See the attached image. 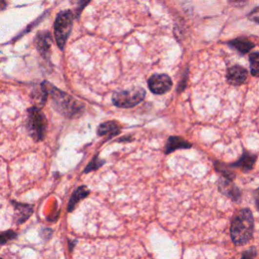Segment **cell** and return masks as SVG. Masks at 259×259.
Returning <instances> with one entry per match:
<instances>
[{"instance_id":"cell-1","label":"cell","mask_w":259,"mask_h":259,"mask_svg":"<svg viewBox=\"0 0 259 259\" xmlns=\"http://www.w3.org/2000/svg\"><path fill=\"white\" fill-rule=\"evenodd\" d=\"M48 94L51 99L52 106L60 115L68 118L75 119L80 117L84 112V104L78 101L71 95L56 88L52 84L45 82Z\"/></svg>"},{"instance_id":"cell-2","label":"cell","mask_w":259,"mask_h":259,"mask_svg":"<svg viewBox=\"0 0 259 259\" xmlns=\"http://www.w3.org/2000/svg\"><path fill=\"white\" fill-rule=\"evenodd\" d=\"M254 229L253 215L250 210L243 209L236 214L231 224V237L237 245L247 243L252 235Z\"/></svg>"},{"instance_id":"cell-3","label":"cell","mask_w":259,"mask_h":259,"mask_svg":"<svg viewBox=\"0 0 259 259\" xmlns=\"http://www.w3.org/2000/svg\"><path fill=\"white\" fill-rule=\"evenodd\" d=\"M47 127V118L43 112H40V108L31 107L28 111V120H26V129L31 137L37 142L42 141L45 138Z\"/></svg>"},{"instance_id":"cell-4","label":"cell","mask_w":259,"mask_h":259,"mask_svg":"<svg viewBox=\"0 0 259 259\" xmlns=\"http://www.w3.org/2000/svg\"><path fill=\"white\" fill-rule=\"evenodd\" d=\"M73 26V13L70 10L61 11L57 16L54 25L55 39L57 45L61 50L65 48L67 40L69 38Z\"/></svg>"},{"instance_id":"cell-5","label":"cell","mask_w":259,"mask_h":259,"mask_svg":"<svg viewBox=\"0 0 259 259\" xmlns=\"http://www.w3.org/2000/svg\"><path fill=\"white\" fill-rule=\"evenodd\" d=\"M145 95L146 91L140 87L122 90L116 92L113 95V102L118 107L130 108L139 104L144 100Z\"/></svg>"},{"instance_id":"cell-6","label":"cell","mask_w":259,"mask_h":259,"mask_svg":"<svg viewBox=\"0 0 259 259\" xmlns=\"http://www.w3.org/2000/svg\"><path fill=\"white\" fill-rule=\"evenodd\" d=\"M148 87L155 94H164L172 87V80L166 74H154L148 80Z\"/></svg>"},{"instance_id":"cell-7","label":"cell","mask_w":259,"mask_h":259,"mask_svg":"<svg viewBox=\"0 0 259 259\" xmlns=\"http://www.w3.org/2000/svg\"><path fill=\"white\" fill-rule=\"evenodd\" d=\"M35 45L40 52V56L45 59H50L52 47V35L50 32H40L36 36Z\"/></svg>"},{"instance_id":"cell-8","label":"cell","mask_w":259,"mask_h":259,"mask_svg":"<svg viewBox=\"0 0 259 259\" xmlns=\"http://www.w3.org/2000/svg\"><path fill=\"white\" fill-rule=\"evenodd\" d=\"M247 79V70L240 65L231 66L227 72L228 82L233 86L242 85Z\"/></svg>"},{"instance_id":"cell-9","label":"cell","mask_w":259,"mask_h":259,"mask_svg":"<svg viewBox=\"0 0 259 259\" xmlns=\"http://www.w3.org/2000/svg\"><path fill=\"white\" fill-rule=\"evenodd\" d=\"M219 190L223 195H225L226 197H228L229 199L234 201L239 200L241 197L239 188L231 180L225 179L223 176L219 179Z\"/></svg>"},{"instance_id":"cell-10","label":"cell","mask_w":259,"mask_h":259,"mask_svg":"<svg viewBox=\"0 0 259 259\" xmlns=\"http://www.w3.org/2000/svg\"><path fill=\"white\" fill-rule=\"evenodd\" d=\"M15 221L17 224L24 223L33 214V207L31 204L15 202Z\"/></svg>"},{"instance_id":"cell-11","label":"cell","mask_w":259,"mask_h":259,"mask_svg":"<svg viewBox=\"0 0 259 259\" xmlns=\"http://www.w3.org/2000/svg\"><path fill=\"white\" fill-rule=\"evenodd\" d=\"M48 98H49V94H48V90L46 88L45 82L39 84L33 89L32 100H33V103L35 104L34 107L40 108V107L44 106V104L48 100Z\"/></svg>"},{"instance_id":"cell-12","label":"cell","mask_w":259,"mask_h":259,"mask_svg":"<svg viewBox=\"0 0 259 259\" xmlns=\"http://www.w3.org/2000/svg\"><path fill=\"white\" fill-rule=\"evenodd\" d=\"M255 161H256V156L247 152V153H244L236 163L232 164V167H238L241 170L246 172L253 168Z\"/></svg>"},{"instance_id":"cell-13","label":"cell","mask_w":259,"mask_h":259,"mask_svg":"<svg viewBox=\"0 0 259 259\" xmlns=\"http://www.w3.org/2000/svg\"><path fill=\"white\" fill-rule=\"evenodd\" d=\"M120 126L116 121H105L101 124L98 129L99 136H108L110 138L115 137L118 134H120Z\"/></svg>"},{"instance_id":"cell-14","label":"cell","mask_w":259,"mask_h":259,"mask_svg":"<svg viewBox=\"0 0 259 259\" xmlns=\"http://www.w3.org/2000/svg\"><path fill=\"white\" fill-rule=\"evenodd\" d=\"M88 195H89V189L86 186H84V185L79 186L73 193V195L69 200V203H68V211L72 212L75 209V207L77 206V203L80 200H82L83 199H85Z\"/></svg>"},{"instance_id":"cell-15","label":"cell","mask_w":259,"mask_h":259,"mask_svg":"<svg viewBox=\"0 0 259 259\" xmlns=\"http://www.w3.org/2000/svg\"><path fill=\"white\" fill-rule=\"evenodd\" d=\"M192 147V144L188 143L182 138L179 137H170L166 143V148H165V153L169 154L175 150L179 149H187Z\"/></svg>"},{"instance_id":"cell-16","label":"cell","mask_w":259,"mask_h":259,"mask_svg":"<svg viewBox=\"0 0 259 259\" xmlns=\"http://www.w3.org/2000/svg\"><path fill=\"white\" fill-rule=\"evenodd\" d=\"M229 44L232 47H233V48H235L241 54H246V53H248L255 46V44L253 42H251L250 40H248L246 38H238V39H235L233 40H231V42Z\"/></svg>"},{"instance_id":"cell-17","label":"cell","mask_w":259,"mask_h":259,"mask_svg":"<svg viewBox=\"0 0 259 259\" xmlns=\"http://www.w3.org/2000/svg\"><path fill=\"white\" fill-rule=\"evenodd\" d=\"M250 71L255 77H259V52H254L249 56Z\"/></svg>"},{"instance_id":"cell-18","label":"cell","mask_w":259,"mask_h":259,"mask_svg":"<svg viewBox=\"0 0 259 259\" xmlns=\"http://www.w3.org/2000/svg\"><path fill=\"white\" fill-rule=\"evenodd\" d=\"M17 237V233L13 231H6L3 233H0V245L5 244L6 242L15 239Z\"/></svg>"},{"instance_id":"cell-19","label":"cell","mask_w":259,"mask_h":259,"mask_svg":"<svg viewBox=\"0 0 259 259\" xmlns=\"http://www.w3.org/2000/svg\"><path fill=\"white\" fill-rule=\"evenodd\" d=\"M102 164H103V161L100 160L98 156H97V157H94V159L89 163L88 166L85 168V172L87 173V172H90V171H92V170H97V169L100 168Z\"/></svg>"},{"instance_id":"cell-20","label":"cell","mask_w":259,"mask_h":259,"mask_svg":"<svg viewBox=\"0 0 259 259\" xmlns=\"http://www.w3.org/2000/svg\"><path fill=\"white\" fill-rule=\"evenodd\" d=\"M254 255H255V252L254 250H250L248 252L245 253L242 257V259H253L254 258Z\"/></svg>"},{"instance_id":"cell-21","label":"cell","mask_w":259,"mask_h":259,"mask_svg":"<svg viewBox=\"0 0 259 259\" xmlns=\"http://www.w3.org/2000/svg\"><path fill=\"white\" fill-rule=\"evenodd\" d=\"M256 206L259 209V188L257 189V193H256Z\"/></svg>"},{"instance_id":"cell-22","label":"cell","mask_w":259,"mask_h":259,"mask_svg":"<svg viewBox=\"0 0 259 259\" xmlns=\"http://www.w3.org/2000/svg\"><path fill=\"white\" fill-rule=\"evenodd\" d=\"M0 259H2V258H1V257H0Z\"/></svg>"}]
</instances>
